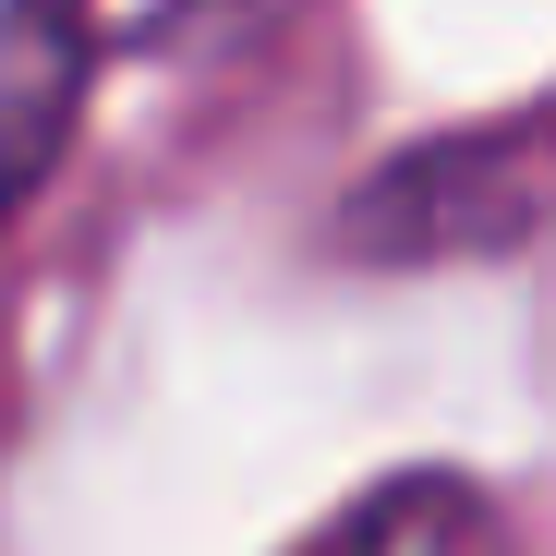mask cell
<instances>
[{"label": "cell", "mask_w": 556, "mask_h": 556, "mask_svg": "<svg viewBox=\"0 0 556 556\" xmlns=\"http://www.w3.org/2000/svg\"><path fill=\"white\" fill-rule=\"evenodd\" d=\"M85 85H98V0H0V218L73 146Z\"/></svg>", "instance_id": "6da1fadb"}, {"label": "cell", "mask_w": 556, "mask_h": 556, "mask_svg": "<svg viewBox=\"0 0 556 556\" xmlns=\"http://www.w3.org/2000/svg\"><path fill=\"white\" fill-rule=\"evenodd\" d=\"M291 556H508V520L459 472H400L376 496H351L327 532H303Z\"/></svg>", "instance_id": "7a4b0ae2"}, {"label": "cell", "mask_w": 556, "mask_h": 556, "mask_svg": "<svg viewBox=\"0 0 556 556\" xmlns=\"http://www.w3.org/2000/svg\"><path fill=\"white\" fill-rule=\"evenodd\" d=\"M98 13H110V25H157V13H169V0H98Z\"/></svg>", "instance_id": "3957f363"}]
</instances>
